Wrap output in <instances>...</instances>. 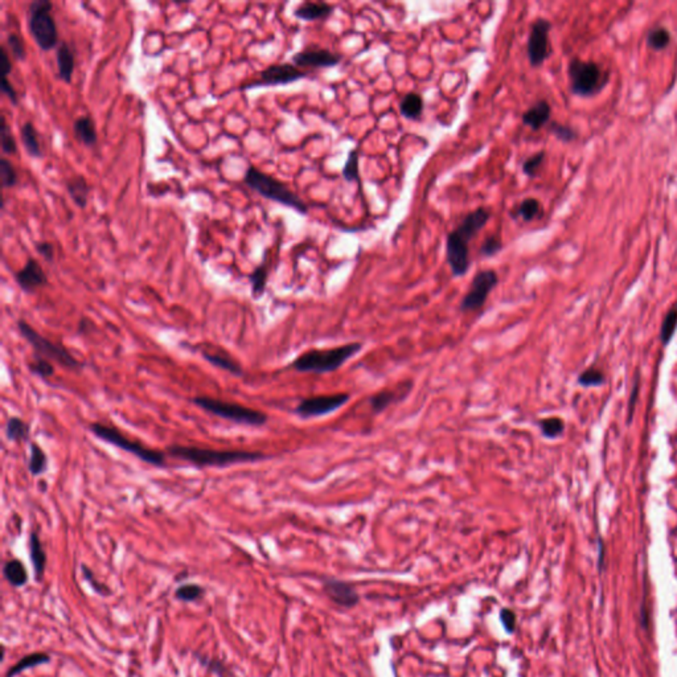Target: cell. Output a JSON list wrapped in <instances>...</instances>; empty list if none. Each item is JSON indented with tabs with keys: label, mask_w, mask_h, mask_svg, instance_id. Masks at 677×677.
<instances>
[{
	"label": "cell",
	"mask_w": 677,
	"mask_h": 677,
	"mask_svg": "<svg viewBox=\"0 0 677 677\" xmlns=\"http://www.w3.org/2000/svg\"><path fill=\"white\" fill-rule=\"evenodd\" d=\"M267 276H269V271H267V265L265 260L250 273L249 282H250V287H252V296L254 299H260V296L265 294L266 285H267Z\"/></svg>",
	"instance_id": "cell-31"
},
{
	"label": "cell",
	"mask_w": 677,
	"mask_h": 677,
	"mask_svg": "<svg viewBox=\"0 0 677 677\" xmlns=\"http://www.w3.org/2000/svg\"><path fill=\"white\" fill-rule=\"evenodd\" d=\"M603 381H605L603 373L597 368L586 369L585 372H582L579 375V379H578V382L582 386H597V385H601Z\"/></svg>",
	"instance_id": "cell-44"
},
{
	"label": "cell",
	"mask_w": 677,
	"mask_h": 677,
	"mask_svg": "<svg viewBox=\"0 0 677 677\" xmlns=\"http://www.w3.org/2000/svg\"><path fill=\"white\" fill-rule=\"evenodd\" d=\"M551 114H552L551 104L545 100H541L522 114V123L533 130H540L544 124L549 122Z\"/></svg>",
	"instance_id": "cell-20"
},
{
	"label": "cell",
	"mask_w": 677,
	"mask_h": 677,
	"mask_svg": "<svg viewBox=\"0 0 677 677\" xmlns=\"http://www.w3.org/2000/svg\"><path fill=\"white\" fill-rule=\"evenodd\" d=\"M540 212H541V204H540L537 199L528 197V199H524L521 201L519 208L516 210V214L520 216L524 221L529 223L537 217Z\"/></svg>",
	"instance_id": "cell-37"
},
{
	"label": "cell",
	"mask_w": 677,
	"mask_h": 677,
	"mask_svg": "<svg viewBox=\"0 0 677 677\" xmlns=\"http://www.w3.org/2000/svg\"><path fill=\"white\" fill-rule=\"evenodd\" d=\"M56 60H57V71L58 77L70 84L73 78V71H74V61H76V53L73 47L68 43L63 41L58 44V48L56 51Z\"/></svg>",
	"instance_id": "cell-19"
},
{
	"label": "cell",
	"mask_w": 677,
	"mask_h": 677,
	"mask_svg": "<svg viewBox=\"0 0 677 677\" xmlns=\"http://www.w3.org/2000/svg\"><path fill=\"white\" fill-rule=\"evenodd\" d=\"M342 56L337 53L331 52L329 49H322V48H309L304 51L296 53L291 58L293 64L300 68V67H310V68H332L340 64Z\"/></svg>",
	"instance_id": "cell-14"
},
{
	"label": "cell",
	"mask_w": 677,
	"mask_h": 677,
	"mask_svg": "<svg viewBox=\"0 0 677 677\" xmlns=\"http://www.w3.org/2000/svg\"><path fill=\"white\" fill-rule=\"evenodd\" d=\"M16 326H18L20 336L23 339H25L34 349V356H40V357L48 359L53 363H56L63 368L71 369V370H78V369L84 368V364L81 362H78L67 348L47 339L45 336H43L38 331H36L24 319H19Z\"/></svg>",
	"instance_id": "cell-5"
},
{
	"label": "cell",
	"mask_w": 677,
	"mask_h": 677,
	"mask_svg": "<svg viewBox=\"0 0 677 677\" xmlns=\"http://www.w3.org/2000/svg\"><path fill=\"white\" fill-rule=\"evenodd\" d=\"M677 327V306L674 307L669 313H667L664 322H663V326H661V340L664 344L669 343V340L672 339V336L675 335V331H676Z\"/></svg>",
	"instance_id": "cell-41"
},
{
	"label": "cell",
	"mask_w": 677,
	"mask_h": 677,
	"mask_svg": "<svg viewBox=\"0 0 677 677\" xmlns=\"http://www.w3.org/2000/svg\"><path fill=\"white\" fill-rule=\"evenodd\" d=\"M5 43H7V47H8L10 52L14 56L15 60L24 61L27 58L25 45H24V43H23V40H21L20 36L16 35V34H8Z\"/></svg>",
	"instance_id": "cell-42"
},
{
	"label": "cell",
	"mask_w": 677,
	"mask_h": 677,
	"mask_svg": "<svg viewBox=\"0 0 677 677\" xmlns=\"http://www.w3.org/2000/svg\"><path fill=\"white\" fill-rule=\"evenodd\" d=\"M500 622L507 634H513L516 631V614L512 610L503 608L500 611Z\"/></svg>",
	"instance_id": "cell-48"
},
{
	"label": "cell",
	"mask_w": 677,
	"mask_h": 677,
	"mask_svg": "<svg viewBox=\"0 0 677 677\" xmlns=\"http://www.w3.org/2000/svg\"><path fill=\"white\" fill-rule=\"evenodd\" d=\"M38 488H40V492H45L47 491V482L45 480L38 482Z\"/></svg>",
	"instance_id": "cell-54"
},
{
	"label": "cell",
	"mask_w": 677,
	"mask_h": 677,
	"mask_svg": "<svg viewBox=\"0 0 677 677\" xmlns=\"http://www.w3.org/2000/svg\"><path fill=\"white\" fill-rule=\"evenodd\" d=\"M196 406L203 409L209 414H213L216 417L223 418L226 421L238 423V425H247V426H254L260 428L267 423V416L262 413L260 410L250 409L247 406H243L236 402H227L223 399H210V397H195L192 399Z\"/></svg>",
	"instance_id": "cell-6"
},
{
	"label": "cell",
	"mask_w": 677,
	"mask_h": 677,
	"mask_svg": "<svg viewBox=\"0 0 677 677\" xmlns=\"http://www.w3.org/2000/svg\"><path fill=\"white\" fill-rule=\"evenodd\" d=\"M423 111V98L418 93H408L399 102V113L406 120H418Z\"/></svg>",
	"instance_id": "cell-28"
},
{
	"label": "cell",
	"mask_w": 677,
	"mask_h": 677,
	"mask_svg": "<svg viewBox=\"0 0 677 677\" xmlns=\"http://www.w3.org/2000/svg\"><path fill=\"white\" fill-rule=\"evenodd\" d=\"M49 467V459L47 452L37 443H31V456L28 460V469L32 476H41Z\"/></svg>",
	"instance_id": "cell-30"
},
{
	"label": "cell",
	"mask_w": 677,
	"mask_h": 677,
	"mask_svg": "<svg viewBox=\"0 0 677 677\" xmlns=\"http://www.w3.org/2000/svg\"><path fill=\"white\" fill-rule=\"evenodd\" d=\"M397 397H399L397 392L390 390V389H384L369 399V405H370L373 413L379 414V413H382L384 410H386L392 403H395L397 401Z\"/></svg>",
	"instance_id": "cell-33"
},
{
	"label": "cell",
	"mask_w": 677,
	"mask_h": 677,
	"mask_svg": "<svg viewBox=\"0 0 677 677\" xmlns=\"http://www.w3.org/2000/svg\"><path fill=\"white\" fill-rule=\"evenodd\" d=\"M3 575L7 582L15 588H21L28 582V572L24 564L18 558L5 561L3 566Z\"/></svg>",
	"instance_id": "cell-26"
},
{
	"label": "cell",
	"mask_w": 677,
	"mask_h": 677,
	"mask_svg": "<svg viewBox=\"0 0 677 677\" xmlns=\"http://www.w3.org/2000/svg\"><path fill=\"white\" fill-rule=\"evenodd\" d=\"M5 436L10 442H27L31 436V426L23 418L12 416L5 422Z\"/></svg>",
	"instance_id": "cell-27"
},
{
	"label": "cell",
	"mask_w": 677,
	"mask_h": 677,
	"mask_svg": "<svg viewBox=\"0 0 677 677\" xmlns=\"http://www.w3.org/2000/svg\"><path fill=\"white\" fill-rule=\"evenodd\" d=\"M201 355L208 362L209 364L217 366L225 372H229L230 375H233L236 377L243 376V366L236 359H233L225 352H213V351L209 352L207 349H201Z\"/></svg>",
	"instance_id": "cell-21"
},
{
	"label": "cell",
	"mask_w": 677,
	"mask_h": 677,
	"mask_svg": "<svg viewBox=\"0 0 677 677\" xmlns=\"http://www.w3.org/2000/svg\"><path fill=\"white\" fill-rule=\"evenodd\" d=\"M36 252L49 263L54 260V246L49 241H37L35 243Z\"/></svg>",
	"instance_id": "cell-49"
},
{
	"label": "cell",
	"mask_w": 677,
	"mask_h": 677,
	"mask_svg": "<svg viewBox=\"0 0 677 677\" xmlns=\"http://www.w3.org/2000/svg\"><path fill=\"white\" fill-rule=\"evenodd\" d=\"M502 249H503V243H502L500 236L499 234H492V236H488L486 240L483 241L479 253H480V256L488 258V257L496 256Z\"/></svg>",
	"instance_id": "cell-43"
},
{
	"label": "cell",
	"mask_w": 677,
	"mask_h": 677,
	"mask_svg": "<svg viewBox=\"0 0 677 677\" xmlns=\"http://www.w3.org/2000/svg\"><path fill=\"white\" fill-rule=\"evenodd\" d=\"M551 131L556 135L557 138L562 142H572V140L577 138V133L574 131L572 127L569 126H565V124H559L557 122H552L551 123Z\"/></svg>",
	"instance_id": "cell-46"
},
{
	"label": "cell",
	"mask_w": 677,
	"mask_h": 677,
	"mask_svg": "<svg viewBox=\"0 0 677 677\" xmlns=\"http://www.w3.org/2000/svg\"><path fill=\"white\" fill-rule=\"evenodd\" d=\"M569 78L575 96L590 97L606 87L608 74L595 63L574 58L569 64Z\"/></svg>",
	"instance_id": "cell-8"
},
{
	"label": "cell",
	"mask_w": 677,
	"mask_h": 677,
	"mask_svg": "<svg viewBox=\"0 0 677 677\" xmlns=\"http://www.w3.org/2000/svg\"><path fill=\"white\" fill-rule=\"evenodd\" d=\"M30 370L44 380L51 379L54 375V366H53L52 362L48 359H44V357H40V356H34V360L30 364Z\"/></svg>",
	"instance_id": "cell-39"
},
{
	"label": "cell",
	"mask_w": 677,
	"mask_h": 677,
	"mask_svg": "<svg viewBox=\"0 0 677 677\" xmlns=\"http://www.w3.org/2000/svg\"><path fill=\"white\" fill-rule=\"evenodd\" d=\"M351 396L348 393H335L324 396H313L303 399L296 405V416L302 419L324 417L339 410L349 402Z\"/></svg>",
	"instance_id": "cell-10"
},
{
	"label": "cell",
	"mask_w": 677,
	"mask_h": 677,
	"mask_svg": "<svg viewBox=\"0 0 677 677\" xmlns=\"http://www.w3.org/2000/svg\"><path fill=\"white\" fill-rule=\"evenodd\" d=\"M498 283H499V277L495 270L487 269L478 271L472 278L467 294L463 296L460 302V311L462 313L480 311L485 307L491 291L498 286Z\"/></svg>",
	"instance_id": "cell-9"
},
{
	"label": "cell",
	"mask_w": 677,
	"mask_h": 677,
	"mask_svg": "<svg viewBox=\"0 0 677 677\" xmlns=\"http://www.w3.org/2000/svg\"><path fill=\"white\" fill-rule=\"evenodd\" d=\"M669 41H671V35H669L668 30H665L663 27H656V28L651 30L647 35V44L655 51H661V49L667 48Z\"/></svg>",
	"instance_id": "cell-36"
},
{
	"label": "cell",
	"mask_w": 677,
	"mask_h": 677,
	"mask_svg": "<svg viewBox=\"0 0 677 677\" xmlns=\"http://www.w3.org/2000/svg\"><path fill=\"white\" fill-rule=\"evenodd\" d=\"M243 183L252 191L258 193L267 200L276 201L289 208L296 209L300 214H307L309 212V207L306 206V203L296 193L291 191L285 183L279 181L278 179L270 175L262 173L253 166L247 167L243 176Z\"/></svg>",
	"instance_id": "cell-3"
},
{
	"label": "cell",
	"mask_w": 677,
	"mask_h": 677,
	"mask_svg": "<svg viewBox=\"0 0 677 677\" xmlns=\"http://www.w3.org/2000/svg\"><path fill=\"white\" fill-rule=\"evenodd\" d=\"M0 179H1V187L4 190L12 188L19 183L18 173L14 164L7 157L0 159Z\"/></svg>",
	"instance_id": "cell-35"
},
{
	"label": "cell",
	"mask_w": 677,
	"mask_h": 677,
	"mask_svg": "<svg viewBox=\"0 0 677 677\" xmlns=\"http://www.w3.org/2000/svg\"><path fill=\"white\" fill-rule=\"evenodd\" d=\"M94 330V324L91 320H89L87 318H82L81 322H80V326H78V331L81 333H87L90 331Z\"/></svg>",
	"instance_id": "cell-53"
},
{
	"label": "cell",
	"mask_w": 677,
	"mask_h": 677,
	"mask_svg": "<svg viewBox=\"0 0 677 677\" xmlns=\"http://www.w3.org/2000/svg\"><path fill=\"white\" fill-rule=\"evenodd\" d=\"M343 176L347 181H357L360 179L359 171V153L357 150H351L348 154L347 162L343 167Z\"/></svg>",
	"instance_id": "cell-40"
},
{
	"label": "cell",
	"mask_w": 677,
	"mask_h": 677,
	"mask_svg": "<svg viewBox=\"0 0 677 677\" xmlns=\"http://www.w3.org/2000/svg\"><path fill=\"white\" fill-rule=\"evenodd\" d=\"M167 454L196 467H226L232 465L254 463L267 458L262 452L214 450L186 445H171L167 447Z\"/></svg>",
	"instance_id": "cell-1"
},
{
	"label": "cell",
	"mask_w": 677,
	"mask_h": 677,
	"mask_svg": "<svg viewBox=\"0 0 677 677\" xmlns=\"http://www.w3.org/2000/svg\"><path fill=\"white\" fill-rule=\"evenodd\" d=\"M307 77V73L299 69L291 63L285 64H271L266 67L260 73L257 80L243 85V89H253L260 87H277V85H287L293 84L302 78Z\"/></svg>",
	"instance_id": "cell-11"
},
{
	"label": "cell",
	"mask_w": 677,
	"mask_h": 677,
	"mask_svg": "<svg viewBox=\"0 0 677 677\" xmlns=\"http://www.w3.org/2000/svg\"><path fill=\"white\" fill-rule=\"evenodd\" d=\"M333 14V5L323 1H304L299 4L294 11V16L306 21L324 20Z\"/></svg>",
	"instance_id": "cell-18"
},
{
	"label": "cell",
	"mask_w": 677,
	"mask_h": 677,
	"mask_svg": "<svg viewBox=\"0 0 677 677\" xmlns=\"http://www.w3.org/2000/svg\"><path fill=\"white\" fill-rule=\"evenodd\" d=\"M89 430L97 438H100L101 441H104L111 446H115L123 452H129V454L137 456L142 462H144L150 466L159 467V469L167 467V455L164 452H157L151 447H147L140 441H131L130 438H127L126 435L123 434L120 429H117L114 426L101 423V422H93V423H90Z\"/></svg>",
	"instance_id": "cell-4"
},
{
	"label": "cell",
	"mask_w": 677,
	"mask_h": 677,
	"mask_svg": "<svg viewBox=\"0 0 677 677\" xmlns=\"http://www.w3.org/2000/svg\"><path fill=\"white\" fill-rule=\"evenodd\" d=\"M489 217H491V212L488 209L483 207L475 209L474 212H469L458 227L454 229V233L462 241L469 243V240H472L486 226Z\"/></svg>",
	"instance_id": "cell-17"
},
{
	"label": "cell",
	"mask_w": 677,
	"mask_h": 677,
	"mask_svg": "<svg viewBox=\"0 0 677 677\" xmlns=\"http://www.w3.org/2000/svg\"><path fill=\"white\" fill-rule=\"evenodd\" d=\"M446 260L454 277H463L469 269V243L462 241L452 230L446 238Z\"/></svg>",
	"instance_id": "cell-13"
},
{
	"label": "cell",
	"mask_w": 677,
	"mask_h": 677,
	"mask_svg": "<svg viewBox=\"0 0 677 677\" xmlns=\"http://www.w3.org/2000/svg\"><path fill=\"white\" fill-rule=\"evenodd\" d=\"M323 589H324V592L329 595L331 601L333 603L342 606V608H353L360 601V597L355 590V588L344 581L327 579V581H324Z\"/></svg>",
	"instance_id": "cell-16"
},
{
	"label": "cell",
	"mask_w": 677,
	"mask_h": 677,
	"mask_svg": "<svg viewBox=\"0 0 677 677\" xmlns=\"http://www.w3.org/2000/svg\"><path fill=\"white\" fill-rule=\"evenodd\" d=\"M53 4L49 0H35L28 7V28L35 38L37 47L44 51H52L58 44L57 25L52 16Z\"/></svg>",
	"instance_id": "cell-7"
},
{
	"label": "cell",
	"mask_w": 677,
	"mask_h": 677,
	"mask_svg": "<svg viewBox=\"0 0 677 677\" xmlns=\"http://www.w3.org/2000/svg\"><path fill=\"white\" fill-rule=\"evenodd\" d=\"M73 133L76 140H80L84 146L93 147L97 143V130L91 117L81 115L73 123Z\"/></svg>",
	"instance_id": "cell-22"
},
{
	"label": "cell",
	"mask_w": 677,
	"mask_h": 677,
	"mask_svg": "<svg viewBox=\"0 0 677 677\" xmlns=\"http://www.w3.org/2000/svg\"><path fill=\"white\" fill-rule=\"evenodd\" d=\"M638 392H639V377H636V382H635V385H634V390H632L631 399H630V403H628V422H631V419H632L634 403H635L636 397H638Z\"/></svg>",
	"instance_id": "cell-52"
},
{
	"label": "cell",
	"mask_w": 677,
	"mask_h": 677,
	"mask_svg": "<svg viewBox=\"0 0 677 677\" xmlns=\"http://www.w3.org/2000/svg\"><path fill=\"white\" fill-rule=\"evenodd\" d=\"M0 57H1V74H3V77H8V74L12 70V64H11L10 54L4 47L0 48Z\"/></svg>",
	"instance_id": "cell-51"
},
{
	"label": "cell",
	"mask_w": 677,
	"mask_h": 677,
	"mask_svg": "<svg viewBox=\"0 0 677 677\" xmlns=\"http://www.w3.org/2000/svg\"><path fill=\"white\" fill-rule=\"evenodd\" d=\"M544 159H545V153L544 151H540L537 154L532 155V157H528L524 163H522V173L529 176V177H533L536 176L540 170V167L542 166L544 163Z\"/></svg>",
	"instance_id": "cell-45"
},
{
	"label": "cell",
	"mask_w": 677,
	"mask_h": 677,
	"mask_svg": "<svg viewBox=\"0 0 677 677\" xmlns=\"http://www.w3.org/2000/svg\"><path fill=\"white\" fill-rule=\"evenodd\" d=\"M20 138L21 143L27 151V154L31 157L40 159L43 157V150L41 144L38 140V134L36 130L35 124L32 122H24L20 127Z\"/></svg>",
	"instance_id": "cell-24"
},
{
	"label": "cell",
	"mask_w": 677,
	"mask_h": 677,
	"mask_svg": "<svg viewBox=\"0 0 677 677\" xmlns=\"http://www.w3.org/2000/svg\"><path fill=\"white\" fill-rule=\"evenodd\" d=\"M0 144L1 151L5 155H15L18 153V143L14 138L11 127L4 115L0 117Z\"/></svg>",
	"instance_id": "cell-32"
},
{
	"label": "cell",
	"mask_w": 677,
	"mask_h": 677,
	"mask_svg": "<svg viewBox=\"0 0 677 677\" xmlns=\"http://www.w3.org/2000/svg\"><path fill=\"white\" fill-rule=\"evenodd\" d=\"M15 280L20 290H23L27 294L34 293L37 289L48 285V277L45 271L43 270L40 263L32 257L27 260L24 267H21L15 273Z\"/></svg>",
	"instance_id": "cell-15"
},
{
	"label": "cell",
	"mask_w": 677,
	"mask_h": 677,
	"mask_svg": "<svg viewBox=\"0 0 677 677\" xmlns=\"http://www.w3.org/2000/svg\"><path fill=\"white\" fill-rule=\"evenodd\" d=\"M552 25L546 19H537L531 28L528 38V57L532 67H540L551 54L549 31Z\"/></svg>",
	"instance_id": "cell-12"
},
{
	"label": "cell",
	"mask_w": 677,
	"mask_h": 677,
	"mask_svg": "<svg viewBox=\"0 0 677 677\" xmlns=\"http://www.w3.org/2000/svg\"><path fill=\"white\" fill-rule=\"evenodd\" d=\"M30 556H31V561L34 565L36 579L40 581L41 577L45 573L47 553H45L40 537L36 532H31V535H30Z\"/></svg>",
	"instance_id": "cell-25"
},
{
	"label": "cell",
	"mask_w": 677,
	"mask_h": 677,
	"mask_svg": "<svg viewBox=\"0 0 677 677\" xmlns=\"http://www.w3.org/2000/svg\"><path fill=\"white\" fill-rule=\"evenodd\" d=\"M0 85H1V93L11 101V104H14V106H18V91L15 90V87H12V84L8 81V77H1V84Z\"/></svg>",
	"instance_id": "cell-50"
},
{
	"label": "cell",
	"mask_w": 677,
	"mask_h": 677,
	"mask_svg": "<svg viewBox=\"0 0 677 677\" xmlns=\"http://www.w3.org/2000/svg\"><path fill=\"white\" fill-rule=\"evenodd\" d=\"M538 426L542 435L549 439L558 438L559 435H562L565 429V423L559 417L542 418L538 422Z\"/></svg>",
	"instance_id": "cell-34"
},
{
	"label": "cell",
	"mask_w": 677,
	"mask_h": 677,
	"mask_svg": "<svg viewBox=\"0 0 677 677\" xmlns=\"http://www.w3.org/2000/svg\"><path fill=\"white\" fill-rule=\"evenodd\" d=\"M49 661H51V656L48 654H44V652H35V654L27 655L23 659L19 660L18 663L14 667H11L8 669L5 677H15L19 674L27 671V669L35 668V667L41 665V664H48Z\"/></svg>",
	"instance_id": "cell-29"
},
{
	"label": "cell",
	"mask_w": 677,
	"mask_h": 677,
	"mask_svg": "<svg viewBox=\"0 0 677 677\" xmlns=\"http://www.w3.org/2000/svg\"><path fill=\"white\" fill-rule=\"evenodd\" d=\"M362 349H363V343L360 342H353L330 349H311L298 356L290 364V368L300 373H313V375L331 373L340 369Z\"/></svg>",
	"instance_id": "cell-2"
},
{
	"label": "cell",
	"mask_w": 677,
	"mask_h": 677,
	"mask_svg": "<svg viewBox=\"0 0 677 677\" xmlns=\"http://www.w3.org/2000/svg\"><path fill=\"white\" fill-rule=\"evenodd\" d=\"M203 594H204L203 588L196 585V584H188V585L179 586L175 591L176 599H179L181 602H196L203 597Z\"/></svg>",
	"instance_id": "cell-38"
},
{
	"label": "cell",
	"mask_w": 677,
	"mask_h": 677,
	"mask_svg": "<svg viewBox=\"0 0 677 677\" xmlns=\"http://www.w3.org/2000/svg\"><path fill=\"white\" fill-rule=\"evenodd\" d=\"M67 191L71 199V201L78 207V208H87L89 195H90V187L87 184V180L81 176L76 175L67 181Z\"/></svg>",
	"instance_id": "cell-23"
},
{
	"label": "cell",
	"mask_w": 677,
	"mask_h": 677,
	"mask_svg": "<svg viewBox=\"0 0 677 677\" xmlns=\"http://www.w3.org/2000/svg\"><path fill=\"white\" fill-rule=\"evenodd\" d=\"M81 570H82V574H84V578L87 579L89 582V585L96 590V592L101 594V595H109L110 594V590L107 586H104L102 584H100L96 578H94V574L93 572L87 568V565H81Z\"/></svg>",
	"instance_id": "cell-47"
}]
</instances>
